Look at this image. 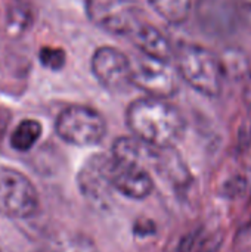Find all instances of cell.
<instances>
[{
    "mask_svg": "<svg viewBox=\"0 0 251 252\" xmlns=\"http://www.w3.org/2000/svg\"><path fill=\"white\" fill-rule=\"evenodd\" d=\"M95 78L109 92H124L132 86V61L118 49L102 46L92 56Z\"/></svg>",
    "mask_w": 251,
    "mask_h": 252,
    "instance_id": "obj_8",
    "label": "cell"
},
{
    "mask_svg": "<svg viewBox=\"0 0 251 252\" xmlns=\"http://www.w3.org/2000/svg\"><path fill=\"white\" fill-rule=\"evenodd\" d=\"M9 117H10L9 112L6 109L0 108V140H1V137H3V134H4V131L7 128V124H9V120H10Z\"/></svg>",
    "mask_w": 251,
    "mask_h": 252,
    "instance_id": "obj_17",
    "label": "cell"
},
{
    "mask_svg": "<svg viewBox=\"0 0 251 252\" xmlns=\"http://www.w3.org/2000/svg\"><path fill=\"white\" fill-rule=\"evenodd\" d=\"M38 59L43 66H46L52 71H58V69L64 68L67 56H65V52L59 47L44 46L38 52Z\"/></svg>",
    "mask_w": 251,
    "mask_h": 252,
    "instance_id": "obj_13",
    "label": "cell"
},
{
    "mask_svg": "<svg viewBox=\"0 0 251 252\" xmlns=\"http://www.w3.org/2000/svg\"><path fill=\"white\" fill-rule=\"evenodd\" d=\"M178 75L170 62L142 55L132 61V86L146 96L169 99L178 92Z\"/></svg>",
    "mask_w": 251,
    "mask_h": 252,
    "instance_id": "obj_6",
    "label": "cell"
},
{
    "mask_svg": "<svg viewBox=\"0 0 251 252\" xmlns=\"http://www.w3.org/2000/svg\"><path fill=\"white\" fill-rule=\"evenodd\" d=\"M130 40L142 52V55H146L149 58L170 62V59L175 55L173 47L167 37L149 22H143L132 34Z\"/></svg>",
    "mask_w": 251,
    "mask_h": 252,
    "instance_id": "obj_10",
    "label": "cell"
},
{
    "mask_svg": "<svg viewBox=\"0 0 251 252\" xmlns=\"http://www.w3.org/2000/svg\"><path fill=\"white\" fill-rule=\"evenodd\" d=\"M149 6L169 24L182 25L188 21L192 0H148Z\"/></svg>",
    "mask_w": 251,
    "mask_h": 252,
    "instance_id": "obj_11",
    "label": "cell"
},
{
    "mask_svg": "<svg viewBox=\"0 0 251 252\" xmlns=\"http://www.w3.org/2000/svg\"><path fill=\"white\" fill-rule=\"evenodd\" d=\"M41 136V124L36 120H24L10 134V146L18 152H28Z\"/></svg>",
    "mask_w": 251,
    "mask_h": 252,
    "instance_id": "obj_12",
    "label": "cell"
},
{
    "mask_svg": "<svg viewBox=\"0 0 251 252\" xmlns=\"http://www.w3.org/2000/svg\"><path fill=\"white\" fill-rule=\"evenodd\" d=\"M235 12L244 25L251 27V0H235Z\"/></svg>",
    "mask_w": 251,
    "mask_h": 252,
    "instance_id": "obj_16",
    "label": "cell"
},
{
    "mask_svg": "<svg viewBox=\"0 0 251 252\" xmlns=\"http://www.w3.org/2000/svg\"><path fill=\"white\" fill-rule=\"evenodd\" d=\"M84 4L93 25L112 35L130 38L145 22L142 10L132 0H86Z\"/></svg>",
    "mask_w": 251,
    "mask_h": 252,
    "instance_id": "obj_4",
    "label": "cell"
},
{
    "mask_svg": "<svg viewBox=\"0 0 251 252\" xmlns=\"http://www.w3.org/2000/svg\"><path fill=\"white\" fill-rule=\"evenodd\" d=\"M56 252H98V250L95 248L92 241H87L84 238H72L61 242Z\"/></svg>",
    "mask_w": 251,
    "mask_h": 252,
    "instance_id": "obj_14",
    "label": "cell"
},
{
    "mask_svg": "<svg viewBox=\"0 0 251 252\" xmlns=\"http://www.w3.org/2000/svg\"><path fill=\"white\" fill-rule=\"evenodd\" d=\"M107 155H93L81 167L78 174V188L84 198L95 205L107 204L108 195L112 190L105 176Z\"/></svg>",
    "mask_w": 251,
    "mask_h": 252,
    "instance_id": "obj_9",
    "label": "cell"
},
{
    "mask_svg": "<svg viewBox=\"0 0 251 252\" xmlns=\"http://www.w3.org/2000/svg\"><path fill=\"white\" fill-rule=\"evenodd\" d=\"M126 123L135 137L158 148H175L186 131L183 114L167 99L151 96L129 105Z\"/></svg>",
    "mask_w": 251,
    "mask_h": 252,
    "instance_id": "obj_1",
    "label": "cell"
},
{
    "mask_svg": "<svg viewBox=\"0 0 251 252\" xmlns=\"http://www.w3.org/2000/svg\"><path fill=\"white\" fill-rule=\"evenodd\" d=\"M105 176L111 189L129 199H145L154 190V180L145 168L120 161L112 155H107Z\"/></svg>",
    "mask_w": 251,
    "mask_h": 252,
    "instance_id": "obj_7",
    "label": "cell"
},
{
    "mask_svg": "<svg viewBox=\"0 0 251 252\" xmlns=\"http://www.w3.org/2000/svg\"><path fill=\"white\" fill-rule=\"evenodd\" d=\"M176 66L179 77L198 93L209 97H217L222 93L225 66L212 50L183 44L176 52Z\"/></svg>",
    "mask_w": 251,
    "mask_h": 252,
    "instance_id": "obj_2",
    "label": "cell"
},
{
    "mask_svg": "<svg viewBox=\"0 0 251 252\" xmlns=\"http://www.w3.org/2000/svg\"><path fill=\"white\" fill-rule=\"evenodd\" d=\"M206 238L203 233H194L188 235L179 245L176 252H203L206 247Z\"/></svg>",
    "mask_w": 251,
    "mask_h": 252,
    "instance_id": "obj_15",
    "label": "cell"
},
{
    "mask_svg": "<svg viewBox=\"0 0 251 252\" xmlns=\"http://www.w3.org/2000/svg\"><path fill=\"white\" fill-rule=\"evenodd\" d=\"M0 252H10V251H6V250H0Z\"/></svg>",
    "mask_w": 251,
    "mask_h": 252,
    "instance_id": "obj_18",
    "label": "cell"
},
{
    "mask_svg": "<svg viewBox=\"0 0 251 252\" xmlns=\"http://www.w3.org/2000/svg\"><path fill=\"white\" fill-rule=\"evenodd\" d=\"M38 208L34 185L19 171L0 167V214L9 219H28Z\"/></svg>",
    "mask_w": 251,
    "mask_h": 252,
    "instance_id": "obj_5",
    "label": "cell"
},
{
    "mask_svg": "<svg viewBox=\"0 0 251 252\" xmlns=\"http://www.w3.org/2000/svg\"><path fill=\"white\" fill-rule=\"evenodd\" d=\"M58 136L74 146H95L107 134L105 118L93 108L72 105L65 108L56 118Z\"/></svg>",
    "mask_w": 251,
    "mask_h": 252,
    "instance_id": "obj_3",
    "label": "cell"
}]
</instances>
